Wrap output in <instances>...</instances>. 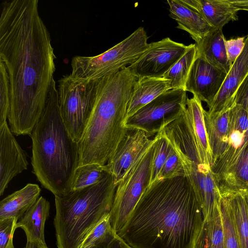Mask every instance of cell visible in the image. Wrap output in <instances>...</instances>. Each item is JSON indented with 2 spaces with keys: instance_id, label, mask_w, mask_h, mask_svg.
<instances>
[{
  "instance_id": "6da1fadb",
  "label": "cell",
  "mask_w": 248,
  "mask_h": 248,
  "mask_svg": "<svg viewBox=\"0 0 248 248\" xmlns=\"http://www.w3.org/2000/svg\"><path fill=\"white\" fill-rule=\"evenodd\" d=\"M38 0L5 1L0 18V61L10 81V129L31 135L44 111L55 71L50 34Z\"/></svg>"
},
{
  "instance_id": "7a4b0ae2",
  "label": "cell",
  "mask_w": 248,
  "mask_h": 248,
  "mask_svg": "<svg viewBox=\"0 0 248 248\" xmlns=\"http://www.w3.org/2000/svg\"><path fill=\"white\" fill-rule=\"evenodd\" d=\"M203 220L192 185L180 176L150 185L117 234L131 248H193Z\"/></svg>"
},
{
  "instance_id": "3957f363",
  "label": "cell",
  "mask_w": 248,
  "mask_h": 248,
  "mask_svg": "<svg viewBox=\"0 0 248 248\" xmlns=\"http://www.w3.org/2000/svg\"><path fill=\"white\" fill-rule=\"evenodd\" d=\"M137 78L129 66L97 80L91 114L77 143L78 167L105 165L125 135L124 125Z\"/></svg>"
},
{
  "instance_id": "277c9868",
  "label": "cell",
  "mask_w": 248,
  "mask_h": 248,
  "mask_svg": "<svg viewBox=\"0 0 248 248\" xmlns=\"http://www.w3.org/2000/svg\"><path fill=\"white\" fill-rule=\"evenodd\" d=\"M30 135L33 173L55 196L67 194L78 167V152L77 143L71 137L62 120L54 79L42 115Z\"/></svg>"
},
{
  "instance_id": "5b68a950",
  "label": "cell",
  "mask_w": 248,
  "mask_h": 248,
  "mask_svg": "<svg viewBox=\"0 0 248 248\" xmlns=\"http://www.w3.org/2000/svg\"><path fill=\"white\" fill-rule=\"evenodd\" d=\"M117 185L106 171L98 183L55 196L54 218L57 248H79L93 230L109 215Z\"/></svg>"
},
{
  "instance_id": "8992f818",
  "label": "cell",
  "mask_w": 248,
  "mask_h": 248,
  "mask_svg": "<svg viewBox=\"0 0 248 248\" xmlns=\"http://www.w3.org/2000/svg\"><path fill=\"white\" fill-rule=\"evenodd\" d=\"M148 36L140 27L128 37L95 56H76L71 61L70 74L78 80H97L116 73L136 62L148 49Z\"/></svg>"
},
{
  "instance_id": "52a82bcc",
  "label": "cell",
  "mask_w": 248,
  "mask_h": 248,
  "mask_svg": "<svg viewBox=\"0 0 248 248\" xmlns=\"http://www.w3.org/2000/svg\"><path fill=\"white\" fill-rule=\"evenodd\" d=\"M97 80H78L70 74L63 76L58 81L60 114L69 135L77 143L93 108Z\"/></svg>"
},
{
  "instance_id": "ba28073f",
  "label": "cell",
  "mask_w": 248,
  "mask_h": 248,
  "mask_svg": "<svg viewBox=\"0 0 248 248\" xmlns=\"http://www.w3.org/2000/svg\"><path fill=\"white\" fill-rule=\"evenodd\" d=\"M153 153L152 145L117 185L109 213L110 225L116 234L124 226L142 195L149 186Z\"/></svg>"
},
{
  "instance_id": "9c48e42d",
  "label": "cell",
  "mask_w": 248,
  "mask_h": 248,
  "mask_svg": "<svg viewBox=\"0 0 248 248\" xmlns=\"http://www.w3.org/2000/svg\"><path fill=\"white\" fill-rule=\"evenodd\" d=\"M186 92L170 90L125 119L126 129H139L151 137L177 119L186 108Z\"/></svg>"
},
{
  "instance_id": "30bf717a",
  "label": "cell",
  "mask_w": 248,
  "mask_h": 248,
  "mask_svg": "<svg viewBox=\"0 0 248 248\" xmlns=\"http://www.w3.org/2000/svg\"><path fill=\"white\" fill-rule=\"evenodd\" d=\"M190 46L166 37L150 43L147 51L129 66L137 78L163 77Z\"/></svg>"
},
{
  "instance_id": "8fae6325",
  "label": "cell",
  "mask_w": 248,
  "mask_h": 248,
  "mask_svg": "<svg viewBox=\"0 0 248 248\" xmlns=\"http://www.w3.org/2000/svg\"><path fill=\"white\" fill-rule=\"evenodd\" d=\"M231 131L228 147L211 166L218 183L241 159L248 150V112L233 103L230 108Z\"/></svg>"
},
{
  "instance_id": "7c38bea8",
  "label": "cell",
  "mask_w": 248,
  "mask_h": 248,
  "mask_svg": "<svg viewBox=\"0 0 248 248\" xmlns=\"http://www.w3.org/2000/svg\"><path fill=\"white\" fill-rule=\"evenodd\" d=\"M127 129L115 153L104 166L105 170L113 177L116 185L154 143V138L144 131Z\"/></svg>"
},
{
  "instance_id": "4fadbf2b",
  "label": "cell",
  "mask_w": 248,
  "mask_h": 248,
  "mask_svg": "<svg viewBox=\"0 0 248 248\" xmlns=\"http://www.w3.org/2000/svg\"><path fill=\"white\" fill-rule=\"evenodd\" d=\"M227 74L198 55L189 72L185 90L205 102L208 108L219 93Z\"/></svg>"
},
{
  "instance_id": "5bb4252c",
  "label": "cell",
  "mask_w": 248,
  "mask_h": 248,
  "mask_svg": "<svg viewBox=\"0 0 248 248\" xmlns=\"http://www.w3.org/2000/svg\"><path fill=\"white\" fill-rule=\"evenodd\" d=\"M26 152L17 142L7 121L0 125V195L14 177L28 169Z\"/></svg>"
},
{
  "instance_id": "9a60e30c",
  "label": "cell",
  "mask_w": 248,
  "mask_h": 248,
  "mask_svg": "<svg viewBox=\"0 0 248 248\" xmlns=\"http://www.w3.org/2000/svg\"><path fill=\"white\" fill-rule=\"evenodd\" d=\"M248 75V34L241 53L231 66L219 93L208 108L207 113L209 115L216 114L231 108L237 88Z\"/></svg>"
},
{
  "instance_id": "2e32d148",
  "label": "cell",
  "mask_w": 248,
  "mask_h": 248,
  "mask_svg": "<svg viewBox=\"0 0 248 248\" xmlns=\"http://www.w3.org/2000/svg\"><path fill=\"white\" fill-rule=\"evenodd\" d=\"M183 4L198 13L214 29H222L231 21L238 19V10L228 0H180Z\"/></svg>"
},
{
  "instance_id": "e0dca14e",
  "label": "cell",
  "mask_w": 248,
  "mask_h": 248,
  "mask_svg": "<svg viewBox=\"0 0 248 248\" xmlns=\"http://www.w3.org/2000/svg\"><path fill=\"white\" fill-rule=\"evenodd\" d=\"M230 108L213 115L208 114L204 109V123L213 157L212 165L224 153L229 144Z\"/></svg>"
},
{
  "instance_id": "ac0fdd59",
  "label": "cell",
  "mask_w": 248,
  "mask_h": 248,
  "mask_svg": "<svg viewBox=\"0 0 248 248\" xmlns=\"http://www.w3.org/2000/svg\"><path fill=\"white\" fill-rule=\"evenodd\" d=\"M169 16L178 23L177 28L187 32L196 42L215 29L197 12L183 4L180 0H168Z\"/></svg>"
},
{
  "instance_id": "d6986e66",
  "label": "cell",
  "mask_w": 248,
  "mask_h": 248,
  "mask_svg": "<svg viewBox=\"0 0 248 248\" xmlns=\"http://www.w3.org/2000/svg\"><path fill=\"white\" fill-rule=\"evenodd\" d=\"M170 90V80L163 77L138 78L128 103L126 118Z\"/></svg>"
},
{
  "instance_id": "ffe728a7",
  "label": "cell",
  "mask_w": 248,
  "mask_h": 248,
  "mask_svg": "<svg viewBox=\"0 0 248 248\" xmlns=\"http://www.w3.org/2000/svg\"><path fill=\"white\" fill-rule=\"evenodd\" d=\"M50 207L49 202L41 196L17 221L16 228L24 230L28 242L46 245L44 229L46 221L49 216Z\"/></svg>"
},
{
  "instance_id": "44dd1931",
  "label": "cell",
  "mask_w": 248,
  "mask_h": 248,
  "mask_svg": "<svg viewBox=\"0 0 248 248\" xmlns=\"http://www.w3.org/2000/svg\"><path fill=\"white\" fill-rule=\"evenodd\" d=\"M40 192L38 185L29 183L6 197L0 202V220L15 217L18 221L35 203Z\"/></svg>"
},
{
  "instance_id": "7402d4cb",
  "label": "cell",
  "mask_w": 248,
  "mask_h": 248,
  "mask_svg": "<svg viewBox=\"0 0 248 248\" xmlns=\"http://www.w3.org/2000/svg\"><path fill=\"white\" fill-rule=\"evenodd\" d=\"M222 29H215L195 44L198 55L228 73L231 66L227 56Z\"/></svg>"
},
{
  "instance_id": "603a6c76",
  "label": "cell",
  "mask_w": 248,
  "mask_h": 248,
  "mask_svg": "<svg viewBox=\"0 0 248 248\" xmlns=\"http://www.w3.org/2000/svg\"><path fill=\"white\" fill-rule=\"evenodd\" d=\"M202 101L196 96L187 98L185 114L190 130L198 145L213 162L204 119ZM212 166V165H211Z\"/></svg>"
},
{
  "instance_id": "cb8c5ba5",
  "label": "cell",
  "mask_w": 248,
  "mask_h": 248,
  "mask_svg": "<svg viewBox=\"0 0 248 248\" xmlns=\"http://www.w3.org/2000/svg\"><path fill=\"white\" fill-rule=\"evenodd\" d=\"M222 197L230 211L241 248H248V192Z\"/></svg>"
},
{
  "instance_id": "d4e9b609",
  "label": "cell",
  "mask_w": 248,
  "mask_h": 248,
  "mask_svg": "<svg viewBox=\"0 0 248 248\" xmlns=\"http://www.w3.org/2000/svg\"><path fill=\"white\" fill-rule=\"evenodd\" d=\"M193 248H225L220 205L203 220Z\"/></svg>"
},
{
  "instance_id": "484cf974",
  "label": "cell",
  "mask_w": 248,
  "mask_h": 248,
  "mask_svg": "<svg viewBox=\"0 0 248 248\" xmlns=\"http://www.w3.org/2000/svg\"><path fill=\"white\" fill-rule=\"evenodd\" d=\"M198 57L197 49L195 44L163 76L170 80V90H184L189 72Z\"/></svg>"
},
{
  "instance_id": "4316f807",
  "label": "cell",
  "mask_w": 248,
  "mask_h": 248,
  "mask_svg": "<svg viewBox=\"0 0 248 248\" xmlns=\"http://www.w3.org/2000/svg\"><path fill=\"white\" fill-rule=\"evenodd\" d=\"M106 173L104 166L97 164L78 167L72 177L71 191L81 189L98 183Z\"/></svg>"
},
{
  "instance_id": "83f0119b",
  "label": "cell",
  "mask_w": 248,
  "mask_h": 248,
  "mask_svg": "<svg viewBox=\"0 0 248 248\" xmlns=\"http://www.w3.org/2000/svg\"><path fill=\"white\" fill-rule=\"evenodd\" d=\"M154 149L150 185L158 180L163 165L166 161L172 146L162 129L154 138Z\"/></svg>"
},
{
  "instance_id": "f1b7e54d",
  "label": "cell",
  "mask_w": 248,
  "mask_h": 248,
  "mask_svg": "<svg viewBox=\"0 0 248 248\" xmlns=\"http://www.w3.org/2000/svg\"><path fill=\"white\" fill-rule=\"evenodd\" d=\"M220 209L222 218L225 248H241L233 219L225 199L222 197Z\"/></svg>"
},
{
  "instance_id": "f546056e",
  "label": "cell",
  "mask_w": 248,
  "mask_h": 248,
  "mask_svg": "<svg viewBox=\"0 0 248 248\" xmlns=\"http://www.w3.org/2000/svg\"><path fill=\"white\" fill-rule=\"evenodd\" d=\"M10 106V88L8 72L0 61V125L6 122Z\"/></svg>"
},
{
  "instance_id": "4dcf8cb0",
  "label": "cell",
  "mask_w": 248,
  "mask_h": 248,
  "mask_svg": "<svg viewBox=\"0 0 248 248\" xmlns=\"http://www.w3.org/2000/svg\"><path fill=\"white\" fill-rule=\"evenodd\" d=\"M114 233L115 232L110 225L108 215L85 238L79 248H88L102 243Z\"/></svg>"
},
{
  "instance_id": "1f68e13d",
  "label": "cell",
  "mask_w": 248,
  "mask_h": 248,
  "mask_svg": "<svg viewBox=\"0 0 248 248\" xmlns=\"http://www.w3.org/2000/svg\"><path fill=\"white\" fill-rule=\"evenodd\" d=\"M180 176H185V172L179 157L172 147L163 165L158 180Z\"/></svg>"
},
{
  "instance_id": "d6a6232c",
  "label": "cell",
  "mask_w": 248,
  "mask_h": 248,
  "mask_svg": "<svg viewBox=\"0 0 248 248\" xmlns=\"http://www.w3.org/2000/svg\"><path fill=\"white\" fill-rule=\"evenodd\" d=\"M17 222L15 217L0 220V248H14L13 236Z\"/></svg>"
},
{
  "instance_id": "836d02e7",
  "label": "cell",
  "mask_w": 248,
  "mask_h": 248,
  "mask_svg": "<svg viewBox=\"0 0 248 248\" xmlns=\"http://www.w3.org/2000/svg\"><path fill=\"white\" fill-rule=\"evenodd\" d=\"M245 40L244 37L225 40V46L227 56L231 66L241 53L244 47Z\"/></svg>"
},
{
  "instance_id": "e575fe53",
  "label": "cell",
  "mask_w": 248,
  "mask_h": 248,
  "mask_svg": "<svg viewBox=\"0 0 248 248\" xmlns=\"http://www.w3.org/2000/svg\"><path fill=\"white\" fill-rule=\"evenodd\" d=\"M233 103L241 106L248 112V75L237 88L234 96Z\"/></svg>"
},
{
  "instance_id": "d590c367",
  "label": "cell",
  "mask_w": 248,
  "mask_h": 248,
  "mask_svg": "<svg viewBox=\"0 0 248 248\" xmlns=\"http://www.w3.org/2000/svg\"><path fill=\"white\" fill-rule=\"evenodd\" d=\"M88 248H131L116 233L105 241Z\"/></svg>"
},
{
  "instance_id": "8d00e7d4",
  "label": "cell",
  "mask_w": 248,
  "mask_h": 248,
  "mask_svg": "<svg viewBox=\"0 0 248 248\" xmlns=\"http://www.w3.org/2000/svg\"><path fill=\"white\" fill-rule=\"evenodd\" d=\"M231 5L239 10L248 11V0H228Z\"/></svg>"
},
{
  "instance_id": "74e56055",
  "label": "cell",
  "mask_w": 248,
  "mask_h": 248,
  "mask_svg": "<svg viewBox=\"0 0 248 248\" xmlns=\"http://www.w3.org/2000/svg\"><path fill=\"white\" fill-rule=\"evenodd\" d=\"M23 248H47V247L46 245L27 241L25 247Z\"/></svg>"
}]
</instances>
